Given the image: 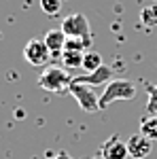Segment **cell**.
<instances>
[{"mask_svg": "<svg viewBox=\"0 0 157 159\" xmlns=\"http://www.w3.org/2000/svg\"><path fill=\"white\" fill-rule=\"evenodd\" d=\"M24 57L30 66H47L53 53L49 51V47L45 45V40H38V38H32L28 40V45L24 47Z\"/></svg>", "mask_w": 157, "mask_h": 159, "instance_id": "cell-5", "label": "cell"}, {"mask_svg": "<svg viewBox=\"0 0 157 159\" xmlns=\"http://www.w3.org/2000/svg\"><path fill=\"white\" fill-rule=\"evenodd\" d=\"M136 98V85L127 79H113L104 91L100 93V110L109 108L117 100H134Z\"/></svg>", "mask_w": 157, "mask_h": 159, "instance_id": "cell-1", "label": "cell"}, {"mask_svg": "<svg viewBox=\"0 0 157 159\" xmlns=\"http://www.w3.org/2000/svg\"><path fill=\"white\" fill-rule=\"evenodd\" d=\"M89 47L87 43H83V40H76V38H68L66 40V47L64 49H68V51H85Z\"/></svg>", "mask_w": 157, "mask_h": 159, "instance_id": "cell-16", "label": "cell"}, {"mask_svg": "<svg viewBox=\"0 0 157 159\" xmlns=\"http://www.w3.org/2000/svg\"><path fill=\"white\" fill-rule=\"evenodd\" d=\"M140 21H142L146 28H155L157 25V4L142 9V13H140Z\"/></svg>", "mask_w": 157, "mask_h": 159, "instance_id": "cell-13", "label": "cell"}, {"mask_svg": "<svg viewBox=\"0 0 157 159\" xmlns=\"http://www.w3.org/2000/svg\"><path fill=\"white\" fill-rule=\"evenodd\" d=\"M38 4H40L43 13L49 15V17H55V15L60 13V9H62V0H40Z\"/></svg>", "mask_w": 157, "mask_h": 159, "instance_id": "cell-14", "label": "cell"}, {"mask_svg": "<svg viewBox=\"0 0 157 159\" xmlns=\"http://www.w3.org/2000/svg\"><path fill=\"white\" fill-rule=\"evenodd\" d=\"M43 40H45V45L49 47V51H51L53 55H62V51H64V47H66L68 36H66V32H64L62 28H55V30H49Z\"/></svg>", "mask_w": 157, "mask_h": 159, "instance_id": "cell-9", "label": "cell"}, {"mask_svg": "<svg viewBox=\"0 0 157 159\" xmlns=\"http://www.w3.org/2000/svg\"><path fill=\"white\" fill-rule=\"evenodd\" d=\"M0 38H2V34H0Z\"/></svg>", "mask_w": 157, "mask_h": 159, "instance_id": "cell-19", "label": "cell"}, {"mask_svg": "<svg viewBox=\"0 0 157 159\" xmlns=\"http://www.w3.org/2000/svg\"><path fill=\"white\" fill-rule=\"evenodd\" d=\"M102 66V55L98 51H85V57H83V70L87 72H94Z\"/></svg>", "mask_w": 157, "mask_h": 159, "instance_id": "cell-12", "label": "cell"}, {"mask_svg": "<svg viewBox=\"0 0 157 159\" xmlns=\"http://www.w3.org/2000/svg\"><path fill=\"white\" fill-rule=\"evenodd\" d=\"M62 30L66 32L68 38H76L83 40L87 45H91V30H89V21L83 13H72L62 21Z\"/></svg>", "mask_w": 157, "mask_h": 159, "instance_id": "cell-3", "label": "cell"}, {"mask_svg": "<svg viewBox=\"0 0 157 159\" xmlns=\"http://www.w3.org/2000/svg\"><path fill=\"white\" fill-rule=\"evenodd\" d=\"M68 91H70V96L79 102V106L83 108V112H89V115L100 112V96H96V93L89 89V85H83V83L72 81V85H70Z\"/></svg>", "mask_w": 157, "mask_h": 159, "instance_id": "cell-4", "label": "cell"}, {"mask_svg": "<svg viewBox=\"0 0 157 159\" xmlns=\"http://www.w3.org/2000/svg\"><path fill=\"white\" fill-rule=\"evenodd\" d=\"M127 151H130L132 159H145L153 151V140L145 138L142 134H134L127 138Z\"/></svg>", "mask_w": 157, "mask_h": 159, "instance_id": "cell-7", "label": "cell"}, {"mask_svg": "<svg viewBox=\"0 0 157 159\" xmlns=\"http://www.w3.org/2000/svg\"><path fill=\"white\" fill-rule=\"evenodd\" d=\"M72 81L74 76H70L64 68L49 66L47 70H43L40 76H38V87H43L45 91H51V93H62V91L70 89Z\"/></svg>", "mask_w": 157, "mask_h": 159, "instance_id": "cell-2", "label": "cell"}, {"mask_svg": "<svg viewBox=\"0 0 157 159\" xmlns=\"http://www.w3.org/2000/svg\"><path fill=\"white\" fill-rule=\"evenodd\" d=\"M83 57L85 51H62V64L64 68H83Z\"/></svg>", "mask_w": 157, "mask_h": 159, "instance_id": "cell-10", "label": "cell"}, {"mask_svg": "<svg viewBox=\"0 0 157 159\" xmlns=\"http://www.w3.org/2000/svg\"><path fill=\"white\" fill-rule=\"evenodd\" d=\"M149 102H146V115H157V85H149Z\"/></svg>", "mask_w": 157, "mask_h": 159, "instance_id": "cell-15", "label": "cell"}, {"mask_svg": "<svg viewBox=\"0 0 157 159\" xmlns=\"http://www.w3.org/2000/svg\"><path fill=\"white\" fill-rule=\"evenodd\" d=\"M100 155L104 159H127L130 151H127V142H123L119 136H110L109 140L102 144Z\"/></svg>", "mask_w": 157, "mask_h": 159, "instance_id": "cell-6", "label": "cell"}, {"mask_svg": "<svg viewBox=\"0 0 157 159\" xmlns=\"http://www.w3.org/2000/svg\"><path fill=\"white\" fill-rule=\"evenodd\" d=\"M140 134L149 140H157V115H146L140 121Z\"/></svg>", "mask_w": 157, "mask_h": 159, "instance_id": "cell-11", "label": "cell"}, {"mask_svg": "<svg viewBox=\"0 0 157 159\" xmlns=\"http://www.w3.org/2000/svg\"><path fill=\"white\" fill-rule=\"evenodd\" d=\"M51 159H72V157H70V155H68L66 151H60V153H58L55 157H51Z\"/></svg>", "mask_w": 157, "mask_h": 159, "instance_id": "cell-17", "label": "cell"}, {"mask_svg": "<svg viewBox=\"0 0 157 159\" xmlns=\"http://www.w3.org/2000/svg\"><path fill=\"white\" fill-rule=\"evenodd\" d=\"M94 159H104V157H102V155H96V157H94Z\"/></svg>", "mask_w": 157, "mask_h": 159, "instance_id": "cell-18", "label": "cell"}, {"mask_svg": "<svg viewBox=\"0 0 157 159\" xmlns=\"http://www.w3.org/2000/svg\"><path fill=\"white\" fill-rule=\"evenodd\" d=\"M76 83H83V85H109L110 81H113V68H109V66H100L98 70H94V72L89 74H83V76H76L74 79Z\"/></svg>", "mask_w": 157, "mask_h": 159, "instance_id": "cell-8", "label": "cell"}]
</instances>
